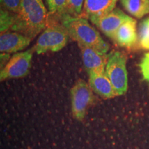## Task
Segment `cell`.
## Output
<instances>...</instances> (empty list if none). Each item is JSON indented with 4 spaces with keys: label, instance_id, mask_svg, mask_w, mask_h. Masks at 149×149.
Returning a JSON list of instances; mask_svg holds the SVG:
<instances>
[{
    "label": "cell",
    "instance_id": "6da1fadb",
    "mask_svg": "<svg viewBox=\"0 0 149 149\" xmlns=\"http://www.w3.org/2000/svg\"><path fill=\"white\" fill-rule=\"evenodd\" d=\"M48 21L47 10L42 0H22L11 31L22 33L33 40L45 29Z\"/></svg>",
    "mask_w": 149,
    "mask_h": 149
},
{
    "label": "cell",
    "instance_id": "7a4b0ae2",
    "mask_svg": "<svg viewBox=\"0 0 149 149\" xmlns=\"http://www.w3.org/2000/svg\"><path fill=\"white\" fill-rule=\"evenodd\" d=\"M61 24L66 29L69 37L77 42L78 45L88 46L104 53L109 51V44L86 19L63 13L61 15Z\"/></svg>",
    "mask_w": 149,
    "mask_h": 149
},
{
    "label": "cell",
    "instance_id": "3957f363",
    "mask_svg": "<svg viewBox=\"0 0 149 149\" xmlns=\"http://www.w3.org/2000/svg\"><path fill=\"white\" fill-rule=\"evenodd\" d=\"M126 56L122 52L112 51L108 54L105 72L114 87L117 96L125 94L128 90Z\"/></svg>",
    "mask_w": 149,
    "mask_h": 149
},
{
    "label": "cell",
    "instance_id": "277c9868",
    "mask_svg": "<svg viewBox=\"0 0 149 149\" xmlns=\"http://www.w3.org/2000/svg\"><path fill=\"white\" fill-rule=\"evenodd\" d=\"M68 37V33L62 24H49L39 36L33 48L38 55L59 51L66 45Z\"/></svg>",
    "mask_w": 149,
    "mask_h": 149
},
{
    "label": "cell",
    "instance_id": "5b68a950",
    "mask_svg": "<svg viewBox=\"0 0 149 149\" xmlns=\"http://www.w3.org/2000/svg\"><path fill=\"white\" fill-rule=\"evenodd\" d=\"M93 91L84 79L75 81L70 89L71 109L73 118L81 122L84 120L87 111L95 102Z\"/></svg>",
    "mask_w": 149,
    "mask_h": 149
},
{
    "label": "cell",
    "instance_id": "8992f818",
    "mask_svg": "<svg viewBox=\"0 0 149 149\" xmlns=\"http://www.w3.org/2000/svg\"><path fill=\"white\" fill-rule=\"evenodd\" d=\"M35 50L33 47L26 51L14 54L0 72V81L26 77L29 73Z\"/></svg>",
    "mask_w": 149,
    "mask_h": 149
},
{
    "label": "cell",
    "instance_id": "52a82bcc",
    "mask_svg": "<svg viewBox=\"0 0 149 149\" xmlns=\"http://www.w3.org/2000/svg\"><path fill=\"white\" fill-rule=\"evenodd\" d=\"M131 18L120 9L115 8L107 15L102 17L93 19L91 21L104 34L113 40L115 33L121 26V25Z\"/></svg>",
    "mask_w": 149,
    "mask_h": 149
},
{
    "label": "cell",
    "instance_id": "ba28073f",
    "mask_svg": "<svg viewBox=\"0 0 149 149\" xmlns=\"http://www.w3.org/2000/svg\"><path fill=\"white\" fill-rule=\"evenodd\" d=\"M84 66L89 73L91 72H104L108 60L107 53H102L88 46L79 45Z\"/></svg>",
    "mask_w": 149,
    "mask_h": 149
},
{
    "label": "cell",
    "instance_id": "9c48e42d",
    "mask_svg": "<svg viewBox=\"0 0 149 149\" xmlns=\"http://www.w3.org/2000/svg\"><path fill=\"white\" fill-rule=\"evenodd\" d=\"M31 41L30 37L15 31L1 33L0 51L1 53H16L28 47Z\"/></svg>",
    "mask_w": 149,
    "mask_h": 149
},
{
    "label": "cell",
    "instance_id": "30bf717a",
    "mask_svg": "<svg viewBox=\"0 0 149 149\" xmlns=\"http://www.w3.org/2000/svg\"><path fill=\"white\" fill-rule=\"evenodd\" d=\"M88 74V84L93 92L100 97L108 100L117 96L114 87L104 72H91Z\"/></svg>",
    "mask_w": 149,
    "mask_h": 149
},
{
    "label": "cell",
    "instance_id": "8fae6325",
    "mask_svg": "<svg viewBox=\"0 0 149 149\" xmlns=\"http://www.w3.org/2000/svg\"><path fill=\"white\" fill-rule=\"evenodd\" d=\"M113 40L122 47L127 48L134 47L138 41L137 21L135 19L131 18L123 23L115 33Z\"/></svg>",
    "mask_w": 149,
    "mask_h": 149
},
{
    "label": "cell",
    "instance_id": "7c38bea8",
    "mask_svg": "<svg viewBox=\"0 0 149 149\" xmlns=\"http://www.w3.org/2000/svg\"><path fill=\"white\" fill-rule=\"evenodd\" d=\"M117 0H85L84 14L89 19L102 17L115 8Z\"/></svg>",
    "mask_w": 149,
    "mask_h": 149
},
{
    "label": "cell",
    "instance_id": "4fadbf2b",
    "mask_svg": "<svg viewBox=\"0 0 149 149\" xmlns=\"http://www.w3.org/2000/svg\"><path fill=\"white\" fill-rule=\"evenodd\" d=\"M121 3L128 13L137 19L149 13V0H121Z\"/></svg>",
    "mask_w": 149,
    "mask_h": 149
},
{
    "label": "cell",
    "instance_id": "5bb4252c",
    "mask_svg": "<svg viewBox=\"0 0 149 149\" xmlns=\"http://www.w3.org/2000/svg\"><path fill=\"white\" fill-rule=\"evenodd\" d=\"M138 44L142 49L149 51V17L145 19L139 24Z\"/></svg>",
    "mask_w": 149,
    "mask_h": 149
},
{
    "label": "cell",
    "instance_id": "9a60e30c",
    "mask_svg": "<svg viewBox=\"0 0 149 149\" xmlns=\"http://www.w3.org/2000/svg\"><path fill=\"white\" fill-rule=\"evenodd\" d=\"M85 0H66V12L72 17H79L82 12Z\"/></svg>",
    "mask_w": 149,
    "mask_h": 149
},
{
    "label": "cell",
    "instance_id": "2e32d148",
    "mask_svg": "<svg viewBox=\"0 0 149 149\" xmlns=\"http://www.w3.org/2000/svg\"><path fill=\"white\" fill-rule=\"evenodd\" d=\"M15 21V13L3 9L1 10V33L10 31Z\"/></svg>",
    "mask_w": 149,
    "mask_h": 149
},
{
    "label": "cell",
    "instance_id": "e0dca14e",
    "mask_svg": "<svg viewBox=\"0 0 149 149\" xmlns=\"http://www.w3.org/2000/svg\"><path fill=\"white\" fill-rule=\"evenodd\" d=\"M48 5L51 13H58L61 15L66 12V0H49Z\"/></svg>",
    "mask_w": 149,
    "mask_h": 149
},
{
    "label": "cell",
    "instance_id": "ac0fdd59",
    "mask_svg": "<svg viewBox=\"0 0 149 149\" xmlns=\"http://www.w3.org/2000/svg\"><path fill=\"white\" fill-rule=\"evenodd\" d=\"M22 0H1V4L5 10L17 14L21 6Z\"/></svg>",
    "mask_w": 149,
    "mask_h": 149
},
{
    "label": "cell",
    "instance_id": "d6986e66",
    "mask_svg": "<svg viewBox=\"0 0 149 149\" xmlns=\"http://www.w3.org/2000/svg\"><path fill=\"white\" fill-rule=\"evenodd\" d=\"M139 66L144 79L149 83V52L144 54Z\"/></svg>",
    "mask_w": 149,
    "mask_h": 149
},
{
    "label": "cell",
    "instance_id": "ffe728a7",
    "mask_svg": "<svg viewBox=\"0 0 149 149\" xmlns=\"http://www.w3.org/2000/svg\"><path fill=\"white\" fill-rule=\"evenodd\" d=\"M46 1H47V2H48V1H49V0H46Z\"/></svg>",
    "mask_w": 149,
    "mask_h": 149
}]
</instances>
